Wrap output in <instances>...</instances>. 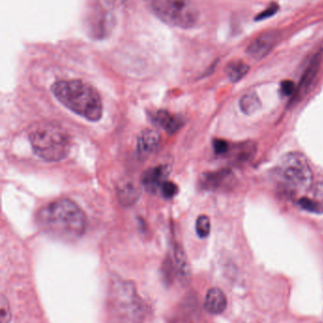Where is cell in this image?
Masks as SVG:
<instances>
[{"label":"cell","mask_w":323,"mask_h":323,"mask_svg":"<svg viewBox=\"0 0 323 323\" xmlns=\"http://www.w3.org/2000/svg\"><path fill=\"white\" fill-rule=\"evenodd\" d=\"M37 224L49 236L69 241L84 235L88 219L85 212L74 201L61 199L40 210Z\"/></svg>","instance_id":"6da1fadb"},{"label":"cell","mask_w":323,"mask_h":323,"mask_svg":"<svg viewBox=\"0 0 323 323\" xmlns=\"http://www.w3.org/2000/svg\"><path fill=\"white\" fill-rule=\"evenodd\" d=\"M59 101L73 113L88 119L99 121L103 115V102L98 91L80 80L59 81L51 86Z\"/></svg>","instance_id":"7a4b0ae2"},{"label":"cell","mask_w":323,"mask_h":323,"mask_svg":"<svg viewBox=\"0 0 323 323\" xmlns=\"http://www.w3.org/2000/svg\"><path fill=\"white\" fill-rule=\"evenodd\" d=\"M35 154L47 162H60L69 155L70 137L66 130L53 123L36 125L29 135Z\"/></svg>","instance_id":"3957f363"},{"label":"cell","mask_w":323,"mask_h":323,"mask_svg":"<svg viewBox=\"0 0 323 323\" xmlns=\"http://www.w3.org/2000/svg\"><path fill=\"white\" fill-rule=\"evenodd\" d=\"M152 7L163 22L177 28H193L199 19V11L192 0H152Z\"/></svg>","instance_id":"277c9868"},{"label":"cell","mask_w":323,"mask_h":323,"mask_svg":"<svg viewBox=\"0 0 323 323\" xmlns=\"http://www.w3.org/2000/svg\"><path fill=\"white\" fill-rule=\"evenodd\" d=\"M112 305L114 314L126 323H137L143 317V305L136 289L129 283H119L113 287Z\"/></svg>","instance_id":"5b68a950"},{"label":"cell","mask_w":323,"mask_h":323,"mask_svg":"<svg viewBox=\"0 0 323 323\" xmlns=\"http://www.w3.org/2000/svg\"><path fill=\"white\" fill-rule=\"evenodd\" d=\"M282 176L287 183L300 190L309 189L313 184L312 168L304 154L289 152L280 163Z\"/></svg>","instance_id":"8992f818"},{"label":"cell","mask_w":323,"mask_h":323,"mask_svg":"<svg viewBox=\"0 0 323 323\" xmlns=\"http://www.w3.org/2000/svg\"><path fill=\"white\" fill-rule=\"evenodd\" d=\"M280 35L277 30L264 31L249 44L246 53L255 60H261L267 56L276 47Z\"/></svg>","instance_id":"52a82bcc"},{"label":"cell","mask_w":323,"mask_h":323,"mask_svg":"<svg viewBox=\"0 0 323 323\" xmlns=\"http://www.w3.org/2000/svg\"><path fill=\"white\" fill-rule=\"evenodd\" d=\"M234 182V175L229 169L207 172L201 177V185L207 190H225Z\"/></svg>","instance_id":"ba28073f"},{"label":"cell","mask_w":323,"mask_h":323,"mask_svg":"<svg viewBox=\"0 0 323 323\" xmlns=\"http://www.w3.org/2000/svg\"><path fill=\"white\" fill-rule=\"evenodd\" d=\"M322 60H323L322 51H319L318 53H316L313 58L311 59V61L309 62L308 66L306 67V69L302 76L300 84L296 89V92L294 94L295 97H294L293 100H299L307 94L310 87L313 84L315 79L319 74L321 65H322Z\"/></svg>","instance_id":"9c48e42d"},{"label":"cell","mask_w":323,"mask_h":323,"mask_svg":"<svg viewBox=\"0 0 323 323\" xmlns=\"http://www.w3.org/2000/svg\"><path fill=\"white\" fill-rule=\"evenodd\" d=\"M170 167L166 164H160L149 168L143 173L141 182L148 192L156 193L167 181L170 174Z\"/></svg>","instance_id":"30bf717a"},{"label":"cell","mask_w":323,"mask_h":323,"mask_svg":"<svg viewBox=\"0 0 323 323\" xmlns=\"http://www.w3.org/2000/svg\"><path fill=\"white\" fill-rule=\"evenodd\" d=\"M160 141V135L153 130H144L139 134L137 138V154L141 157L146 158L155 152Z\"/></svg>","instance_id":"8fae6325"},{"label":"cell","mask_w":323,"mask_h":323,"mask_svg":"<svg viewBox=\"0 0 323 323\" xmlns=\"http://www.w3.org/2000/svg\"><path fill=\"white\" fill-rule=\"evenodd\" d=\"M152 119L155 123L169 133H176L184 123L181 116L171 114L165 110H159L156 112L152 115Z\"/></svg>","instance_id":"7c38bea8"},{"label":"cell","mask_w":323,"mask_h":323,"mask_svg":"<svg viewBox=\"0 0 323 323\" xmlns=\"http://www.w3.org/2000/svg\"><path fill=\"white\" fill-rule=\"evenodd\" d=\"M225 294L218 287H213L207 292L205 299V309L209 313L219 315L226 308Z\"/></svg>","instance_id":"4fadbf2b"},{"label":"cell","mask_w":323,"mask_h":323,"mask_svg":"<svg viewBox=\"0 0 323 323\" xmlns=\"http://www.w3.org/2000/svg\"><path fill=\"white\" fill-rule=\"evenodd\" d=\"M174 255H175V264H176L178 278L183 285H187L191 279V268H190L186 254H185L183 248L179 245H176L175 250H174Z\"/></svg>","instance_id":"5bb4252c"},{"label":"cell","mask_w":323,"mask_h":323,"mask_svg":"<svg viewBox=\"0 0 323 323\" xmlns=\"http://www.w3.org/2000/svg\"><path fill=\"white\" fill-rule=\"evenodd\" d=\"M140 196V190L134 183L128 182L119 187L117 191V199L121 205L131 206L137 202Z\"/></svg>","instance_id":"9a60e30c"},{"label":"cell","mask_w":323,"mask_h":323,"mask_svg":"<svg viewBox=\"0 0 323 323\" xmlns=\"http://www.w3.org/2000/svg\"><path fill=\"white\" fill-rule=\"evenodd\" d=\"M239 107L243 114L245 115H252L261 109L262 101L257 93L249 92L240 98Z\"/></svg>","instance_id":"2e32d148"},{"label":"cell","mask_w":323,"mask_h":323,"mask_svg":"<svg viewBox=\"0 0 323 323\" xmlns=\"http://www.w3.org/2000/svg\"><path fill=\"white\" fill-rule=\"evenodd\" d=\"M257 151V145L254 142H245L236 147L234 152L235 162L238 163H245L254 157Z\"/></svg>","instance_id":"e0dca14e"},{"label":"cell","mask_w":323,"mask_h":323,"mask_svg":"<svg viewBox=\"0 0 323 323\" xmlns=\"http://www.w3.org/2000/svg\"><path fill=\"white\" fill-rule=\"evenodd\" d=\"M249 67L242 61H235L228 64L225 72L229 81L232 82H237L241 81L247 74Z\"/></svg>","instance_id":"ac0fdd59"},{"label":"cell","mask_w":323,"mask_h":323,"mask_svg":"<svg viewBox=\"0 0 323 323\" xmlns=\"http://www.w3.org/2000/svg\"><path fill=\"white\" fill-rule=\"evenodd\" d=\"M196 234L200 238H206L211 233V220L205 215L199 216L196 222Z\"/></svg>","instance_id":"d6986e66"},{"label":"cell","mask_w":323,"mask_h":323,"mask_svg":"<svg viewBox=\"0 0 323 323\" xmlns=\"http://www.w3.org/2000/svg\"><path fill=\"white\" fill-rule=\"evenodd\" d=\"M10 318H11V313H10V305L5 296H2L0 301V323H10Z\"/></svg>","instance_id":"ffe728a7"},{"label":"cell","mask_w":323,"mask_h":323,"mask_svg":"<svg viewBox=\"0 0 323 323\" xmlns=\"http://www.w3.org/2000/svg\"><path fill=\"white\" fill-rule=\"evenodd\" d=\"M162 196L167 199H173L178 193V186L173 181H166L160 187Z\"/></svg>","instance_id":"44dd1931"},{"label":"cell","mask_w":323,"mask_h":323,"mask_svg":"<svg viewBox=\"0 0 323 323\" xmlns=\"http://www.w3.org/2000/svg\"><path fill=\"white\" fill-rule=\"evenodd\" d=\"M214 151L217 155H224L229 152V144L223 139H215L214 143Z\"/></svg>","instance_id":"7402d4cb"},{"label":"cell","mask_w":323,"mask_h":323,"mask_svg":"<svg viewBox=\"0 0 323 323\" xmlns=\"http://www.w3.org/2000/svg\"><path fill=\"white\" fill-rule=\"evenodd\" d=\"M300 204L301 206L304 208V210L306 211H309V212H315V213H318L319 210H320V206L319 204L314 201L312 200H309L307 198H303L302 200H300Z\"/></svg>","instance_id":"603a6c76"},{"label":"cell","mask_w":323,"mask_h":323,"mask_svg":"<svg viewBox=\"0 0 323 323\" xmlns=\"http://www.w3.org/2000/svg\"><path fill=\"white\" fill-rule=\"evenodd\" d=\"M296 86L292 81H284L281 84V91L284 95H293L296 92Z\"/></svg>","instance_id":"cb8c5ba5"},{"label":"cell","mask_w":323,"mask_h":323,"mask_svg":"<svg viewBox=\"0 0 323 323\" xmlns=\"http://www.w3.org/2000/svg\"><path fill=\"white\" fill-rule=\"evenodd\" d=\"M277 10H278V6H276V5H274V6H271V7H269L267 10H264V12L260 13V15H259L258 18H259V19H264V18H266V17H268V16H270V15H272L273 13H275V11Z\"/></svg>","instance_id":"d4e9b609"}]
</instances>
